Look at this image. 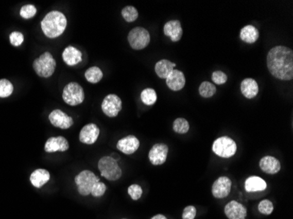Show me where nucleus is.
Segmentation results:
<instances>
[{
  "label": "nucleus",
  "instance_id": "obj_8",
  "mask_svg": "<svg viewBox=\"0 0 293 219\" xmlns=\"http://www.w3.org/2000/svg\"><path fill=\"white\" fill-rule=\"evenodd\" d=\"M128 41L134 50H142L148 47L150 42V34L144 27H137L128 33Z\"/></svg>",
  "mask_w": 293,
  "mask_h": 219
},
{
  "label": "nucleus",
  "instance_id": "obj_34",
  "mask_svg": "<svg viewBox=\"0 0 293 219\" xmlns=\"http://www.w3.org/2000/svg\"><path fill=\"white\" fill-rule=\"evenodd\" d=\"M128 195H130L132 200L137 201L142 196V187L138 185V184H132V185L128 187Z\"/></svg>",
  "mask_w": 293,
  "mask_h": 219
},
{
  "label": "nucleus",
  "instance_id": "obj_36",
  "mask_svg": "<svg viewBox=\"0 0 293 219\" xmlns=\"http://www.w3.org/2000/svg\"><path fill=\"white\" fill-rule=\"evenodd\" d=\"M212 80L213 83L218 85H222L224 83H227L228 81V76L222 71H214L212 75Z\"/></svg>",
  "mask_w": 293,
  "mask_h": 219
},
{
  "label": "nucleus",
  "instance_id": "obj_10",
  "mask_svg": "<svg viewBox=\"0 0 293 219\" xmlns=\"http://www.w3.org/2000/svg\"><path fill=\"white\" fill-rule=\"evenodd\" d=\"M168 154H169V147L163 143H157L152 147L148 153V159L152 165L160 166L165 163Z\"/></svg>",
  "mask_w": 293,
  "mask_h": 219
},
{
  "label": "nucleus",
  "instance_id": "obj_38",
  "mask_svg": "<svg viewBox=\"0 0 293 219\" xmlns=\"http://www.w3.org/2000/svg\"><path fill=\"white\" fill-rule=\"evenodd\" d=\"M197 216V209L193 205H188L184 208L183 214H182V218L183 219H195Z\"/></svg>",
  "mask_w": 293,
  "mask_h": 219
},
{
  "label": "nucleus",
  "instance_id": "obj_7",
  "mask_svg": "<svg viewBox=\"0 0 293 219\" xmlns=\"http://www.w3.org/2000/svg\"><path fill=\"white\" fill-rule=\"evenodd\" d=\"M62 99L66 104L71 106H76L82 104L84 101V92L79 83L72 82L63 88Z\"/></svg>",
  "mask_w": 293,
  "mask_h": 219
},
{
  "label": "nucleus",
  "instance_id": "obj_26",
  "mask_svg": "<svg viewBox=\"0 0 293 219\" xmlns=\"http://www.w3.org/2000/svg\"><path fill=\"white\" fill-rule=\"evenodd\" d=\"M86 80L91 83H98L103 78V72L98 67H91L84 73Z\"/></svg>",
  "mask_w": 293,
  "mask_h": 219
},
{
  "label": "nucleus",
  "instance_id": "obj_25",
  "mask_svg": "<svg viewBox=\"0 0 293 219\" xmlns=\"http://www.w3.org/2000/svg\"><path fill=\"white\" fill-rule=\"evenodd\" d=\"M240 38L248 44H253L259 38V31L253 25H248L240 30Z\"/></svg>",
  "mask_w": 293,
  "mask_h": 219
},
{
  "label": "nucleus",
  "instance_id": "obj_18",
  "mask_svg": "<svg viewBox=\"0 0 293 219\" xmlns=\"http://www.w3.org/2000/svg\"><path fill=\"white\" fill-rule=\"evenodd\" d=\"M166 84L169 87V89L173 92L181 90L185 85V77L184 73L178 69H174L169 74V77L166 78Z\"/></svg>",
  "mask_w": 293,
  "mask_h": 219
},
{
  "label": "nucleus",
  "instance_id": "obj_15",
  "mask_svg": "<svg viewBox=\"0 0 293 219\" xmlns=\"http://www.w3.org/2000/svg\"><path fill=\"white\" fill-rule=\"evenodd\" d=\"M139 148L140 140L133 135L124 137L117 143V149L127 155L134 154Z\"/></svg>",
  "mask_w": 293,
  "mask_h": 219
},
{
  "label": "nucleus",
  "instance_id": "obj_33",
  "mask_svg": "<svg viewBox=\"0 0 293 219\" xmlns=\"http://www.w3.org/2000/svg\"><path fill=\"white\" fill-rule=\"evenodd\" d=\"M36 12H37V9H36V6H33V5H26V6L21 7L20 14L25 20H29V19H32L36 16Z\"/></svg>",
  "mask_w": 293,
  "mask_h": 219
},
{
  "label": "nucleus",
  "instance_id": "obj_29",
  "mask_svg": "<svg viewBox=\"0 0 293 219\" xmlns=\"http://www.w3.org/2000/svg\"><path fill=\"white\" fill-rule=\"evenodd\" d=\"M173 130L177 134H185L189 132V124L186 119L178 118L173 122Z\"/></svg>",
  "mask_w": 293,
  "mask_h": 219
},
{
  "label": "nucleus",
  "instance_id": "obj_23",
  "mask_svg": "<svg viewBox=\"0 0 293 219\" xmlns=\"http://www.w3.org/2000/svg\"><path fill=\"white\" fill-rule=\"evenodd\" d=\"M50 180V174L46 169H36L30 175V181L33 187L41 189Z\"/></svg>",
  "mask_w": 293,
  "mask_h": 219
},
{
  "label": "nucleus",
  "instance_id": "obj_2",
  "mask_svg": "<svg viewBox=\"0 0 293 219\" xmlns=\"http://www.w3.org/2000/svg\"><path fill=\"white\" fill-rule=\"evenodd\" d=\"M42 32L47 38L55 39L62 35L67 27L65 15L59 11L47 13L41 23Z\"/></svg>",
  "mask_w": 293,
  "mask_h": 219
},
{
  "label": "nucleus",
  "instance_id": "obj_9",
  "mask_svg": "<svg viewBox=\"0 0 293 219\" xmlns=\"http://www.w3.org/2000/svg\"><path fill=\"white\" fill-rule=\"evenodd\" d=\"M101 109L103 111L105 115L109 118H115L122 111V99L115 94H109L104 98V100L102 102Z\"/></svg>",
  "mask_w": 293,
  "mask_h": 219
},
{
  "label": "nucleus",
  "instance_id": "obj_17",
  "mask_svg": "<svg viewBox=\"0 0 293 219\" xmlns=\"http://www.w3.org/2000/svg\"><path fill=\"white\" fill-rule=\"evenodd\" d=\"M163 33L171 42H178L183 36V28L179 21H169L164 25Z\"/></svg>",
  "mask_w": 293,
  "mask_h": 219
},
{
  "label": "nucleus",
  "instance_id": "obj_21",
  "mask_svg": "<svg viewBox=\"0 0 293 219\" xmlns=\"http://www.w3.org/2000/svg\"><path fill=\"white\" fill-rule=\"evenodd\" d=\"M240 92L248 99H253L257 96L259 87L256 81L253 78H246L240 83Z\"/></svg>",
  "mask_w": 293,
  "mask_h": 219
},
{
  "label": "nucleus",
  "instance_id": "obj_40",
  "mask_svg": "<svg viewBox=\"0 0 293 219\" xmlns=\"http://www.w3.org/2000/svg\"><path fill=\"white\" fill-rule=\"evenodd\" d=\"M122 219H127V218H122Z\"/></svg>",
  "mask_w": 293,
  "mask_h": 219
},
{
  "label": "nucleus",
  "instance_id": "obj_37",
  "mask_svg": "<svg viewBox=\"0 0 293 219\" xmlns=\"http://www.w3.org/2000/svg\"><path fill=\"white\" fill-rule=\"evenodd\" d=\"M10 42L12 46L19 47L21 46L24 42V35L21 32H12L10 34Z\"/></svg>",
  "mask_w": 293,
  "mask_h": 219
},
{
  "label": "nucleus",
  "instance_id": "obj_19",
  "mask_svg": "<svg viewBox=\"0 0 293 219\" xmlns=\"http://www.w3.org/2000/svg\"><path fill=\"white\" fill-rule=\"evenodd\" d=\"M260 169L269 175H275L281 169V163L273 156H264L259 161Z\"/></svg>",
  "mask_w": 293,
  "mask_h": 219
},
{
  "label": "nucleus",
  "instance_id": "obj_12",
  "mask_svg": "<svg viewBox=\"0 0 293 219\" xmlns=\"http://www.w3.org/2000/svg\"><path fill=\"white\" fill-rule=\"evenodd\" d=\"M231 180L227 176H220L213 182L212 193L215 198H226L231 192Z\"/></svg>",
  "mask_w": 293,
  "mask_h": 219
},
{
  "label": "nucleus",
  "instance_id": "obj_4",
  "mask_svg": "<svg viewBox=\"0 0 293 219\" xmlns=\"http://www.w3.org/2000/svg\"><path fill=\"white\" fill-rule=\"evenodd\" d=\"M57 67V62L49 52H45L33 62V70L39 77L48 78L53 76Z\"/></svg>",
  "mask_w": 293,
  "mask_h": 219
},
{
  "label": "nucleus",
  "instance_id": "obj_13",
  "mask_svg": "<svg viewBox=\"0 0 293 219\" xmlns=\"http://www.w3.org/2000/svg\"><path fill=\"white\" fill-rule=\"evenodd\" d=\"M99 134H100V130L98 125L91 123V124H86L81 129L79 140L83 144L93 145L98 140Z\"/></svg>",
  "mask_w": 293,
  "mask_h": 219
},
{
  "label": "nucleus",
  "instance_id": "obj_28",
  "mask_svg": "<svg viewBox=\"0 0 293 219\" xmlns=\"http://www.w3.org/2000/svg\"><path fill=\"white\" fill-rule=\"evenodd\" d=\"M199 92L202 98H209L214 96V94L216 93L217 89L214 84L205 81L199 86Z\"/></svg>",
  "mask_w": 293,
  "mask_h": 219
},
{
  "label": "nucleus",
  "instance_id": "obj_27",
  "mask_svg": "<svg viewBox=\"0 0 293 219\" xmlns=\"http://www.w3.org/2000/svg\"><path fill=\"white\" fill-rule=\"evenodd\" d=\"M141 99H142V103L148 106L153 105L156 104L157 100V92L151 88L144 89L141 93Z\"/></svg>",
  "mask_w": 293,
  "mask_h": 219
},
{
  "label": "nucleus",
  "instance_id": "obj_16",
  "mask_svg": "<svg viewBox=\"0 0 293 219\" xmlns=\"http://www.w3.org/2000/svg\"><path fill=\"white\" fill-rule=\"evenodd\" d=\"M70 145L68 140L62 136L50 137L45 143V152L48 154L56 152H66L68 150Z\"/></svg>",
  "mask_w": 293,
  "mask_h": 219
},
{
  "label": "nucleus",
  "instance_id": "obj_39",
  "mask_svg": "<svg viewBox=\"0 0 293 219\" xmlns=\"http://www.w3.org/2000/svg\"><path fill=\"white\" fill-rule=\"evenodd\" d=\"M150 219H167V217L164 215H162V214H157V215L153 216Z\"/></svg>",
  "mask_w": 293,
  "mask_h": 219
},
{
  "label": "nucleus",
  "instance_id": "obj_6",
  "mask_svg": "<svg viewBox=\"0 0 293 219\" xmlns=\"http://www.w3.org/2000/svg\"><path fill=\"white\" fill-rule=\"evenodd\" d=\"M236 151V143L230 137H219L213 142V152L219 157L223 159L233 157Z\"/></svg>",
  "mask_w": 293,
  "mask_h": 219
},
{
  "label": "nucleus",
  "instance_id": "obj_5",
  "mask_svg": "<svg viewBox=\"0 0 293 219\" xmlns=\"http://www.w3.org/2000/svg\"><path fill=\"white\" fill-rule=\"evenodd\" d=\"M98 181H100L99 178L90 170H83L75 177L78 193L83 196L91 195L93 187Z\"/></svg>",
  "mask_w": 293,
  "mask_h": 219
},
{
  "label": "nucleus",
  "instance_id": "obj_22",
  "mask_svg": "<svg viewBox=\"0 0 293 219\" xmlns=\"http://www.w3.org/2000/svg\"><path fill=\"white\" fill-rule=\"evenodd\" d=\"M244 189L249 193L264 191L267 189L266 181L259 176H249L244 182Z\"/></svg>",
  "mask_w": 293,
  "mask_h": 219
},
{
  "label": "nucleus",
  "instance_id": "obj_20",
  "mask_svg": "<svg viewBox=\"0 0 293 219\" xmlns=\"http://www.w3.org/2000/svg\"><path fill=\"white\" fill-rule=\"evenodd\" d=\"M62 60L68 66H76L82 62V52L73 46H68L62 52Z\"/></svg>",
  "mask_w": 293,
  "mask_h": 219
},
{
  "label": "nucleus",
  "instance_id": "obj_32",
  "mask_svg": "<svg viewBox=\"0 0 293 219\" xmlns=\"http://www.w3.org/2000/svg\"><path fill=\"white\" fill-rule=\"evenodd\" d=\"M258 210L261 214L265 215V216H269L270 214L272 213L274 210V205L273 203L270 200H263L260 202V204L258 205Z\"/></svg>",
  "mask_w": 293,
  "mask_h": 219
},
{
  "label": "nucleus",
  "instance_id": "obj_3",
  "mask_svg": "<svg viewBox=\"0 0 293 219\" xmlns=\"http://www.w3.org/2000/svg\"><path fill=\"white\" fill-rule=\"evenodd\" d=\"M98 169L101 176L110 181H115L122 177V170L118 161L112 156H104L98 160Z\"/></svg>",
  "mask_w": 293,
  "mask_h": 219
},
{
  "label": "nucleus",
  "instance_id": "obj_1",
  "mask_svg": "<svg viewBox=\"0 0 293 219\" xmlns=\"http://www.w3.org/2000/svg\"><path fill=\"white\" fill-rule=\"evenodd\" d=\"M267 67L277 79L290 81L293 77V52L284 46H275L267 56Z\"/></svg>",
  "mask_w": 293,
  "mask_h": 219
},
{
  "label": "nucleus",
  "instance_id": "obj_35",
  "mask_svg": "<svg viewBox=\"0 0 293 219\" xmlns=\"http://www.w3.org/2000/svg\"><path fill=\"white\" fill-rule=\"evenodd\" d=\"M107 188L106 186V184L104 182H101V181H98L97 184H95L93 189L92 190V196L94 197H101L105 195V193L107 191Z\"/></svg>",
  "mask_w": 293,
  "mask_h": 219
},
{
  "label": "nucleus",
  "instance_id": "obj_30",
  "mask_svg": "<svg viewBox=\"0 0 293 219\" xmlns=\"http://www.w3.org/2000/svg\"><path fill=\"white\" fill-rule=\"evenodd\" d=\"M122 15L125 21L128 23H131V22L136 21L138 16H139V13H138V11L135 7L128 6L122 9Z\"/></svg>",
  "mask_w": 293,
  "mask_h": 219
},
{
  "label": "nucleus",
  "instance_id": "obj_24",
  "mask_svg": "<svg viewBox=\"0 0 293 219\" xmlns=\"http://www.w3.org/2000/svg\"><path fill=\"white\" fill-rule=\"evenodd\" d=\"M176 63L171 62L169 60L163 59L157 62L154 66V71L157 73L158 77L162 79H166L169 77V74L174 70L176 67Z\"/></svg>",
  "mask_w": 293,
  "mask_h": 219
},
{
  "label": "nucleus",
  "instance_id": "obj_11",
  "mask_svg": "<svg viewBox=\"0 0 293 219\" xmlns=\"http://www.w3.org/2000/svg\"><path fill=\"white\" fill-rule=\"evenodd\" d=\"M48 119L55 127L63 130H67L74 124L73 119L71 116L58 109L54 110L53 112H51L50 114L48 115Z\"/></svg>",
  "mask_w": 293,
  "mask_h": 219
},
{
  "label": "nucleus",
  "instance_id": "obj_14",
  "mask_svg": "<svg viewBox=\"0 0 293 219\" xmlns=\"http://www.w3.org/2000/svg\"><path fill=\"white\" fill-rule=\"evenodd\" d=\"M224 212L228 219H246L248 211L244 205L239 202L231 201L224 208Z\"/></svg>",
  "mask_w": 293,
  "mask_h": 219
},
{
  "label": "nucleus",
  "instance_id": "obj_31",
  "mask_svg": "<svg viewBox=\"0 0 293 219\" xmlns=\"http://www.w3.org/2000/svg\"><path fill=\"white\" fill-rule=\"evenodd\" d=\"M13 92V85L7 79H0V98H8Z\"/></svg>",
  "mask_w": 293,
  "mask_h": 219
}]
</instances>
